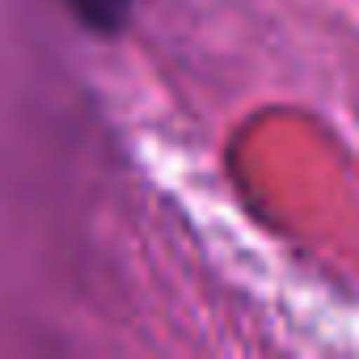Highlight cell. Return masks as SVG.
Returning <instances> with one entry per match:
<instances>
[{
    "label": "cell",
    "instance_id": "cell-1",
    "mask_svg": "<svg viewBox=\"0 0 359 359\" xmlns=\"http://www.w3.org/2000/svg\"><path fill=\"white\" fill-rule=\"evenodd\" d=\"M81 13L93 18V26H114V18L123 13V0H76Z\"/></svg>",
    "mask_w": 359,
    "mask_h": 359
}]
</instances>
